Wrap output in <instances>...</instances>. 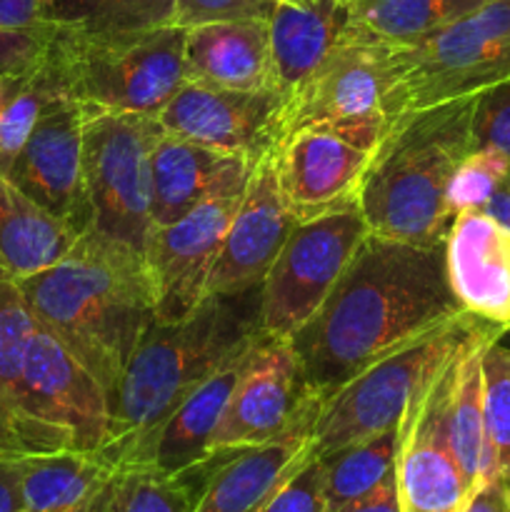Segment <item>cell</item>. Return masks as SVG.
I'll return each instance as SVG.
<instances>
[{"label": "cell", "instance_id": "37", "mask_svg": "<svg viewBox=\"0 0 510 512\" xmlns=\"http://www.w3.org/2000/svg\"><path fill=\"white\" fill-rule=\"evenodd\" d=\"M275 0H175L173 25L195 28L223 20H268Z\"/></svg>", "mask_w": 510, "mask_h": 512}, {"label": "cell", "instance_id": "32", "mask_svg": "<svg viewBox=\"0 0 510 512\" xmlns=\"http://www.w3.org/2000/svg\"><path fill=\"white\" fill-rule=\"evenodd\" d=\"M175 0H53L50 23L93 33H128L173 25Z\"/></svg>", "mask_w": 510, "mask_h": 512}, {"label": "cell", "instance_id": "33", "mask_svg": "<svg viewBox=\"0 0 510 512\" xmlns=\"http://www.w3.org/2000/svg\"><path fill=\"white\" fill-rule=\"evenodd\" d=\"M485 425L493 450L495 478L510 488V348L500 340L483 353Z\"/></svg>", "mask_w": 510, "mask_h": 512}, {"label": "cell", "instance_id": "38", "mask_svg": "<svg viewBox=\"0 0 510 512\" xmlns=\"http://www.w3.org/2000/svg\"><path fill=\"white\" fill-rule=\"evenodd\" d=\"M260 512H330L320 458L310 455Z\"/></svg>", "mask_w": 510, "mask_h": 512}, {"label": "cell", "instance_id": "30", "mask_svg": "<svg viewBox=\"0 0 510 512\" xmlns=\"http://www.w3.org/2000/svg\"><path fill=\"white\" fill-rule=\"evenodd\" d=\"M488 0H348L353 28L390 45H410Z\"/></svg>", "mask_w": 510, "mask_h": 512}, {"label": "cell", "instance_id": "19", "mask_svg": "<svg viewBox=\"0 0 510 512\" xmlns=\"http://www.w3.org/2000/svg\"><path fill=\"white\" fill-rule=\"evenodd\" d=\"M318 410L278 438L240 450L210 455L205 483L195 512H260L290 480V475L313 455V425Z\"/></svg>", "mask_w": 510, "mask_h": 512}, {"label": "cell", "instance_id": "9", "mask_svg": "<svg viewBox=\"0 0 510 512\" xmlns=\"http://www.w3.org/2000/svg\"><path fill=\"white\" fill-rule=\"evenodd\" d=\"M393 48L350 25L313 78L285 103L283 138L295 130L328 128L375 150L390 125Z\"/></svg>", "mask_w": 510, "mask_h": 512}, {"label": "cell", "instance_id": "29", "mask_svg": "<svg viewBox=\"0 0 510 512\" xmlns=\"http://www.w3.org/2000/svg\"><path fill=\"white\" fill-rule=\"evenodd\" d=\"M410 413L398 428L385 430V433L360 440V443L345 445V448L320 458L325 500H328L330 512H338L353 500L363 498L398 473V458L403 450L405 433H408Z\"/></svg>", "mask_w": 510, "mask_h": 512}, {"label": "cell", "instance_id": "15", "mask_svg": "<svg viewBox=\"0 0 510 512\" xmlns=\"http://www.w3.org/2000/svg\"><path fill=\"white\" fill-rule=\"evenodd\" d=\"M238 200L240 195L210 198L175 223L155 228L145 260L153 278L158 323L188 318L208 298L210 273Z\"/></svg>", "mask_w": 510, "mask_h": 512}, {"label": "cell", "instance_id": "47", "mask_svg": "<svg viewBox=\"0 0 510 512\" xmlns=\"http://www.w3.org/2000/svg\"><path fill=\"white\" fill-rule=\"evenodd\" d=\"M338 3H343V5H348V0H338Z\"/></svg>", "mask_w": 510, "mask_h": 512}, {"label": "cell", "instance_id": "31", "mask_svg": "<svg viewBox=\"0 0 510 512\" xmlns=\"http://www.w3.org/2000/svg\"><path fill=\"white\" fill-rule=\"evenodd\" d=\"M208 460L178 475L148 465L118 468L110 512H195Z\"/></svg>", "mask_w": 510, "mask_h": 512}, {"label": "cell", "instance_id": "26", "mask_svg": "<svg viewBox=\"0 0 510 512\" xmlns=\"http://www.w3.org/2000/svg\"><path fill=\"white\" fill-rule=\"evenodd\" d=\"M500 330L488 328L463 345L453 365V383L448 400V433L453 455L463 470L470 488L495 478L493 450L485 425V380L483 353L493 340H500Z\"/></svg>", "mask_w": 510, "mask_h": 512}, {"label": "cell", "instance_id": "23", "mask_svg": "<svg viewBox=\"0 0 510 512\" xmlns=\"http://www.w3.org/2000/svg\"><path fill=\"white\" fill-rule=\"evenodd\" d=\"M185 80L228 90H278L268 20H223L185 28Z\"/></svg>", "mask_w": 510, "mask_h": 512}, {"label": "cell", "instance_id": "16", "mask_svg": "<svg viewBox=\"0 0 510 512\" xmlns=\"http://www.w3.org/2000/svg\"><path fill=\"white\" fill-rule=\"evenodd\" d=\"M295 225L298 220L280 190L273 150L255 163L240 195L210 273L208 295H240L260 288Z\"/></svg>", "mask_w": 510, "mask_h": 512}, {"label": "cell", "instance_id": "22", "mask_svg": "<svg viewBox=\"0 0 510 512\" xmlns=\"http://www.w3.org/2000/svg\"><path fill=\"white\" fill-rule=\"evenodd\" d=\"M260 335L250 343L240 345L233 355H228L215 368V373L208 375L170 413V418L150 435L145 448L140 450V455L130 465H148V468L160 470V473L178 475L205 463L213 455L210 453V438H213L215 428L223 418L225 405H228ZM130 465H125V468H130Z\"/></svg>", "mask_w": 510, "mask_h": 512}, {"label": "cell", "instance_id": "12", "mask_svg": "<svg viewBox=\"0 0 510 512\" xmlns=\"http://www.w3.org/2000/svg\"><path fill=\"white\" fill-rule=\"evenodd\" d=\"M320 405L305 390L290 340L260 335L210 438V453L268 443Z\"/></svg>", "mask_w": 510, "mask_h": 512}, {"label": "cell", "instance_id": "7", "mask_svg": "<svg viewBox=\"0 0 510 512\" xmlns=\"http://www.w3.org/2000/svg\"><path fill=\"white\" fill-rule=\"evenodd\" d=\"M390 120L473 98L510 80V0H488L410 45H395Z\"/></svg>", "mask_w": 510, "mask_h": 512}, {"label": "cell", "instance_id": "40", "mask_svg": "<svg viewBox=\"0 0 510 512\" xmlns=\"http://www.w3.org/2000/svg\"><path fill=\"white\" fill-rule=\"evenodd\" d=\"M0 512H25L20 455H0Z\"/></svg>", "mask_w": 510, "mask_h": 512}, {"label": "cell", "instance_id": "24", "mask_svg": "<svg viewBox=\"0 0 510 512\" xmlns=\"http://www.w3.org/2000/svg\"><path fill=\"white\" fill-rule=\"evenodd\" d=\"M118 468L100 453L20 455L25 512H110Z\"/></svg>", "mask_w": 510, "mask_h": 512}, {"label": "cell", "instance_id": "25", "mask_svg": "<svg viewBox=\"0 0 510 512\" xmlns=\"http://www.w3.org/2000/svg\"><path fill=\"white\" fill-rule=\"evenodd\" d=\"M348 28V10L338 0H315L310 5L275 3L268 18V38L275 83L285 103L313 78Z\"/></svg>", "mask_w": 510, "mask_h": 512}, {"label": "cell", "instance_id": "36", "mask_svg": "<svg viewBox=\"0 0 510 512\" xmlns=\"http://www.w3.org/2000/svg\"><path fill=\"white\" fill-rule=\"evenodd\" d=\"M475 148H490L510 165V80L475 95L470 118Z\"/></svg>", "mask_w": 510, "mask_h": 512}, {"label": "cell", "instance_id": "6", "mask_svg": "<svg viewBox=\"0 0 510 512\" xmlns=\"http://www.w3.org/2000/svg\"><path fill=\"white\" fill-rule=\"evenodd\" d=\"M488 328L493 325L463 313L390 350L340 385L323 400L315 418V458L403 425L460 348Z\"/></svg>", "mask_w": 510, "mask_h": 512}, {"label": "cell", "instance_id": "2", "mask_svg": "<svg viewBox=\"0 0 510 512\" xmlns=\"http://www.w3.org/2000/svg\"><path fill=\"white\" fill-rule=\"evenodd\" d=\"M18 288L35 320L110 400L130 355L155 323L148 260L85 233L58 263L18 278Z\"/></svg>", "mask_w": 510, "mask_h": 512}, {"label": "cell", "instance_id": "4", "mask_svg": "<svg viewBox=\"0 0 510 512\" xmlns=\"http://www.w3.org/2000/svg\"><path fill=\"white\" fill-rule=\"evenodd\" d=\"M473 98L408 110L390 120L370 155L358 205L368 233L413 245H443L453 213L448 183L475 148Z\"/></svg>", "mask_w": 510, "mask_h": 512}, {"label": "cell", "instance_id": "43", "mask_svg": "<svg viewBox=\"0 0 510 512\" xmlns=\"http://www.w3.org/2000/svg\"><path fill=\"white\" fill-rule=\"evenodd\" d=\"M483 210L485 213L493 215L498 223H503L505 228L510 230V180L498 190V193L493 195V200H490Z\"/></svg>", "mask_w": 510, "mask_h": 512}, {"label": "cell", "instance_id": "18", "mask_svg": "<svg viewBox=\"0 0 510 512\" xmlns=\"http://www.w3.org/2000/svg\"><path fill=\"white\" fill-rule=\"evenodd\" d=\"M455 358L410 413L408 433L398 458V493L403 512H463L473 493L455 460L448 433Z\"/></svg>", "mask_w": 510, "mask_h": 512}, {"label": "cell", "instance_id": "13", "mask_svg": "<svg viewBox=\"0 0 510 512\" xmlns=\"http://www.w3.org/2000/svg\"><path fill=\"white\" fill-rule=\"evenodd\" d=\"M283 113L280 90H228L185 80L158 123L190 143L260 160L283 140Z\"/></svg>", "mask_w": 510, "mask_h": 512}, {"label": "cell", "instance_id": "34", "mask_svg": "<svg viewBox=\"0 0 510 512\" xmlns=\"http://www.w3.org/2000/svg\"><path fill=\"white\" fill-rule=\"evenodd\" d=\"M510 180V165L490 148H473L458 163L448 183V208L453 218L465 210H483Z\"/></svg>", "mask_w": 510, "mask_h": 512}, {"label": "cell", "instance_id": "20", "mask_svg": "<svg viewBox=\"0 0 510 512\" xmlns=\"http://www.w3.org/2000/svg\"><path fill=\"white\" fill-rule=\"evenodd\" d=\"M445 273L460 308L510 330V230L485 210H465L445 235Z\"/></svg>", "mask_w": 510, "mask_h": 512}, {"label": "cell", "instance_id": "10", "mask_svg": "<svg viewBox=\"0 0 510 512\" xmlns=\"http://www.w3.org/2000/svg\"><path fill=\"white\" fill-rule=\"evenodd\" d=\"M365 235L358 203L295 225L260 283V333L293 338L328 300Z\"/></svg>", "mask_w": 510, "mask_h": 512}, {"label": "cell", "instance_id": "5", "mask_svg": "<svg viewBox=\"0 0 510 512\" xmlns=\"http://www.w3.org/2000/svg\"><path fill=\"white\" fill-rule=\"evenodd\" d=\"M183 48L185 28L178 25L128 33L53 25L40 70L53 93L75 100L88 113L158 118L185 83Z\"/></svg>", "mask_w": 510, "mask_h": 512}, {"label": "cell", "instance_id": "11", "mask_svg": "<svg viewBox=\"0 0 510 512\" xmlns=\"http://www.w3.org/2000/svg\"><path fill=\"white\" fill-rule=\"evenodd\" d=\"M23 395L38 453H100L108 435V395L43 325L25 355Z\"/></svg>", "mask_w": 510, "mask_h": 512}, {"label": "cell", "instance_id": "35", "mask_svg": "<svg viewBox=\"0 0 510 512\" xmlns=\"http://www.w3.org/2000/svg\"><path fill=\"white\" fill-rule=\"evenodd\" d=\"M50 95H53V90L45 83L43 70L30 75L28 80H23L13 90L3 113H0V173H10L20 150L25 148L28 138L33 135Z\"/></svg>", "mask_w": 510, "mask_h": 512}, {"label": "cell", "instance_id": "17", "mask_svg": "<svg viewBox=\"0 0 510 512\" xmlns=\"http://www.w3.org/2000/svg\"><path fill=\"white\" fill-rule=\"evenodd\" d=\"M373 150L328 128L285 135L275 148L283 198L298 223L358 203Z\"/></svg>", "mask_w": 510, "mask_h": 512}, {"label": "cell", "instance_id": "41", "mask_svg": "<svg viewBox=\"0 0 510 512\" xmlns=\"http://www.w3.org/2000/svg\"><path fill=\"white\" fill-rule=\"evenodd\" d=\"M338 512H403L398 493V473L385 480L383 485H378L375 490H370L368 495L340 508Z\"/></svg>", "mask_w": 510, "mask_h": 512}, {"label": "cell", "instance_id": "27", "mask_svg": "<svg viewBox=\"0 0 510 512\" xmlns=\"http://www.w3.org/2000/svg\"><path fill=\"white\" fill-rule=\"evenodd\" d=\"M80 235L40 208L0 173V255L18 278L50 268L70 253Z\"/></svg>", "mask_w": 510, "mask_h": 512}, {"label": "cell", "instance_id": "28", "mask_svg": "<svg viewBox=\"0 0 510 512\" xmlns=\"http://www.w3.org/2000/svg\"><path fill=\"white\" fill-rule=\"evenodd\" d=\"M40 323L18 288V275L0 255V413L8 418L25 453H38L23 395V368Z\"/></svg>", "mask_w": 510, "mask_h": 512}, {"label": "cell", "instance_id": "1", "mask_svg": "<svg viewBox=\"0 0 510 512\" xmlns=\"http://www.w3.org/2000/svg\"><path fill=\"white\" fill-rule=\"evenodd\" d=\"M463 313L450 290L443 245L368 233L328 300L290 345L305 390L323 403L390 350Z\"/></svg>", "mask_w": 510, "mask_h": 512}, {"label": "cell", "instance_id": "44", "mask_svg": "<svg viewBox=\"0 0 510 512\" xmlns=\"http://www.w3.org/2000/svg\"><path fill=\"white\" fill-rule=\"evenodd\" d=\"M0 455H28L23 443H20L18 433H15V428L8 423L3 413H0Z\"/></svg>", "mask_w": 510, "mask_h": 512}, {"label": "cell", "instance_id": "46", "mask_svg": "<svg viewBox=\"0 0 510 512\" xmlns=\"http://www.w3.org/2000/svg\"><path fill=\"white\" fill-rule=\"evenodd\" d=\"M275 3H290V5H310L315 0H275Z\"/></svg>", "mask_w": 510, "mask_h": 512}, {"label": "cell", "instance_id": "3", "mask_svg": "<svg viewBox=\"0 0 510 512\" xmlns=\"http://www.w3.org/2000/svg\"><path fill=\"white\" fill-rule=\"evenodd\" d=\"M260 288L208 295L188 318L155 320L130 355L108 400L100 455L115 468L133 463L150 435L240 345L258 338Z\"/></svg>", "mask_w": 510, "mask_h": 512}, {"label": "cell", "instance_id": "42", "mask_svg": "<svg viewBox=\"0 0 510 512\" xmlns=\"http://www.w3.org/2000/svg\"><path fill=\"white\" fill-rule=\"evenodd\" d=\"M463 512H510V488L498 478L485 480L470 493Z\"/></svg>", "mask_w": 510, "mask_h": 512}, {"label": "cell", "instance_id": "45", "mask_svg": "<svg viewBox=\"0 0 510 512\" xmlns=\"http://www.w3.org/2000/svg\"><path fill=\"white\" fill-rule=\"evenodd\" d=\"M20 83H23V80H13V78H5V75H0V113H3L5 103H8V98L13 95V90L18 88Z\"/></svg>", "mask_w": 510, "mask_h": 512}, {"label": "cell", "instance_id": "8", "mask_svg": "<svg viewBox=\"0 0 510 512\" xmlns=\"http://www.w3.org/2000/svg\"><path fill=\"white\" fill-rule=\"evenodd\" d=\"M163 128L153 115L88 113L83 168L93 223L88 233L148 255L153 240V150Z\"/></svg>", "mask_w": 510, "mask_h": 512}, {"label": "cell", "instance_id": "39", "mask_svg": "<svg viewBox=\"0 0 510 512\" xmlns=\"http://www.w3.org/2000/svg\"><path fill=\"white\" fill-rule=\"evenodd\" d=\"M53 0H0V33L33 30L50 23Z\"/></svg>", "mask_w": 510, "mask_h": 512}, {"label": "cell", "instance_id": "14", "mask_svg": "<svg viewBox=\"0 0 510 512\" xmlns=\"http://www.w3.org/2000/svg\"><path fill=\"white\" fill-rule=\"evenodd\" d=\"M88 110L53 93L38 125L10 168V180L78 235L93 223L83 168V128Z\"/></svg>", "mask_w": 510, "mask_h": 512}, {"label": "cell", "instance_id": "21", "mask_svg": "<svg viewBox=\"0 0 510 512\" xmlns=\"http://www.w3.org/2000/svg\"><path fill=\"white\" fill-rule=\"evenodd\" d=\"M258 160L205 148L178 135H160L153 150V223H175L195 205L220 195H243Z\"/></svg>", "mask_w": 510, "mask_h": 512}]
</instances>
